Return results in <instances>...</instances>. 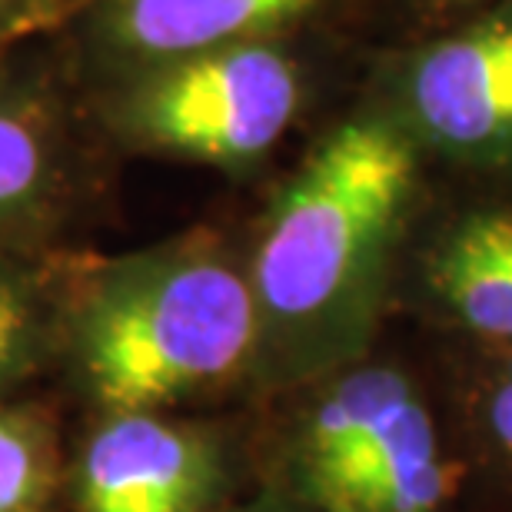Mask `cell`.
I'll return each mask as SVG.
<instances>
[{"instance_id":"cell-12","label":"cell","mask_w":512,"mask_h":512,"mask_svg":"<svg viewBox=\"0 0 512 512\" xmlns=\"http://www.w3.org/2000/svg\"><path fill=\"white\" fill-rule=\"evenodd\" d=\"M64 409L44 393L0 406V512H64Z\"/></svg>"},{"instance_id":"cell-1","label":"cell","mask_w":512,"mask_h":512,"mask_svg":"<svg viewBox=\"0 0 512 512\" xmlns=\"http://www.w3.org/2000/svg\"><path fill=\"white\" fill-rule=\"evenodd\" d=\"M423 170L426 157L376 104L326 130L273 193L243 243L260 323L256 399L383 340L416 233Z\"/></svg>"},{"instance_id":"cell-7","label":"cell","mask_w":512,"mask_h":512,"mask_svg":"<svg viewBox=\"0 0 512 512\" xmlns=\"http://www.w3.org/2000/svg\"><path fill=\"white\" fill-rule=\"evenodd\" d=\"M436 340L512 346V203L479 200L413 233L396 310Z\"/></svg>"},{"instance_id":"cell-3","label":"cell","mask_w":512,"mask_h":512,"mask_svg":"<svg viewBox=\"0 0 512 512\" xmlns=\"http://www.w3.org/2000/svg\"><path fill=\"white\" fill-rule=\"evenodd\" d=\"M247 409L253 489L296 509H473L469 469L429 356L380 340Z\"/></svg>"},{"instance_id":"cell-15","label":"cell","mask_w":512,"mask_h":512,"mask_svg":"<svg viewBox=\"0 0 512 512\" xmlns=\"http://www.w3.org/2000/svg\"><path fill=\"white\" fill-rule=\"evenodd\" d=\"M443 4H469V0H443Z\"/></svg>"},{"instance_id":"cell-13","label":"cell","mask_w":512,"mask_h":512,"mask_svg":"<svg viewBox=\"0 0 512 512\" xmlns=\"http://www.w3.org/2000/svg\"><path fill=\"white\" fill-rule=\"evenodd\" d=\"M217 512H303V509H296L293 503H286V499L273 496V493H263V489H253V493L240 496L237 503L223 506V509H217Z\"/></svg>"},{"instance_id":"cell-9","label":"cell","mask_w":512,"mask_h":512,"mask_svg":"<svg viewBox=\"0 0 512 512\" xmlns=\"http://www.w3.org/2000/svg\"><path fill=\"white\" fill-rule=\"evenodd\" d=\"M466 459L473 506H512V346L439 340L426 353Z\"/></svg>"},{"instance_id":"cell-5","label":"cell","mask_w":512,"mask_h":512,"mask_svg":"<svg viewBox=\"0 0 512 512\" xmlns=\"http://www.w3.org/2000/svg\"><path fill=\"white\" fill-rule=\"evenodd\" d=\"M253 493L250 409L80 416L64 512H217Z\"/></svg>"},{"instance_id":"cell-4","label":"cell","mask_w":512,"mask_h":512,"mask_svg":"<svg viewBox=\"0 0 512 512\" xmlns=\"http://www.w3.org/2000/svg\"><path fill=\"white\" fill-rule=\"evenodd\" d=\"M300 67L270 40H247L147 67L107 104L127 150L223 173H250L300 117Z\"/></svg>"},{"instance_id":"cell-2","label":"cell","mask_w":512,"mask_h":512,"mask_svg":"<svg viewBox=\"0 0 512 512\" xmlns=\"http://www.w3.org/2000/svg\"><path fill=\"white\" fill-rule=\"evenodd\" d=\"M260 323L243 243L193 227L120 256L80 253L54 383L100 413H230L256 399Z\"/></svg>"},{"instance_id":"cell-8","label":"cell","mask_w":512,"mask_h":512,"mask_svg":"<svg viewBox=\"0 0 512 512\" xmlns=\"http://www.w3.org/2000/svg\"><path fill=\"white\" fill-rule=\"evenodd\" d=\"M84 190V160L44 90L0 84V247H50Z\"/></svg>"},{"instance_id":"cell-14","label":"cell","mask_w":512,"mask_h":512,"mask_svg":"<svg viewBox=\"0 0 512 512\" xmlns=\"http://www.w3.org/2000/svg\"><path fill=\"white\" fill-rule=\"evenodd\" d=\"M34 4L37 0H0V27L10 24V20H24V14Z\"/></svg>"},{"instance_id":"cell-10","label":"cell","mask_w":512,"mask_h":512,"mask_svg":"<svg viewBox=\"0 0 512 512\" xmlns=\"http://www.w3.org/2000/svg\"><path fill=\"white\" fill-rule=\"evenodd\" d=\"M316 4L320 0H110L104 34L120 54L147 70L263 40Z\"/></svg>"},{"instance_id":"cell-6","label":"cell","mask_w":512,"mask_h":512,"mask_svg":"<svg viewBox=\"0 0 512 512\" xmlns=\"http://www.w3.org/2000/svg\"><path fill=\"white\" fill-rule=\"evenodd\" d=\"M426 163L512 173V4L413 50L380 104Z\"/></svg>"},{"instance_id":"cell-11","label":"cell","mask_w":512,"mask_h":512,"mask_svg":"<svg viewBox=\"0 0 512 512\" xmlns=\"http://www.w3.org/2000/svg\"><path fill=\"white\" fill-rule=\"evenodd\" d=\"M80 253L0 247V406L54 380Z\"/></svg>"}]
</instances>
